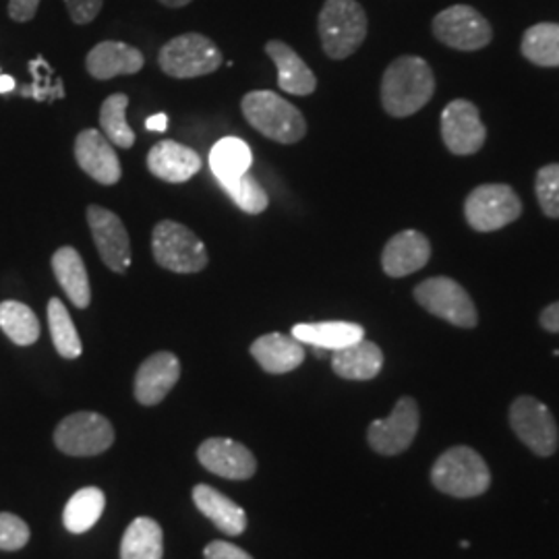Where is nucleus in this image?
Segmentation results:
<instances>
[{"mask_svg": "<svg viewBox=\"0 0 559 559\" xmlns=\"http://www.w3.org/2000/svg\"><path fill=\"white\" fill-rule=\"evenodd\" d=\"M436 75L429 62L415 55L394 60L381 80L383 110L394 119L417 115L433 98Z\"/></svg>", "mask_w": 559, "mask_h": 559, "instance_id": "obj_1", "label": "nucleus"}, {"mask_svg": "<svg viewBox=\"0 0 559 559\" xmlns=\"http://www.w3.org/2000/svg\"><path fill=\"white\" fill-rule=\"evenodd\" d=\"M247 122L261 135L278 143H299L307 135V120L299 108L276 92H249L240 102Z\"/></svg>", "mask_w": 559, "mask_h": 559, "instance_id": "obj_2", "label": "nucleus"}, {"mask_svg": "<svg viewBox=\"0 0 559 559\" xmlns=\"http://www.w3.org/2000/svg\"><path fill=\"white\" fill-rule=\"evenodd\" d=\"M433 487L452 498H479L489 485L491 473L479 452L468 445H454L436 460L431 468Z\"/></svg>", "mask_w": 559, "mask_h": 559, "instance_id": "obj_3", "label": "nucleus"}, {"mask_svg": "<svg viewBox=\"0 0 559 559\" xmlns=\"http://www.w3.org/2000/svg\"><path fill=\"white\" fill-rule=\"evenodd\" d=\"M367 13L357 0H325L318 32L323 52L334 60L353 57L367 38Z\"/></svg>", "mask_w": 559, "mask_h": 559, "instance_id": "obj_4", "label": "nucleus"}, {"mask_svg": "<svg viewBox=\"0 0 559 559\" xmlns=\"http://www.w3.org/2000/svg\"><path fill=\"white\" fill-rule=\"evenodd\" d=\"M152 253L158 265L175 274H198L210 261L203 240L175 221H162L154 226Z\"/></svg>", "mask_w": 559, "mask_h": 559, "instance_id": "obj_5", "label": "nucleus"}, {"mask_svg": "<svg viewBox=\"0 0 559 559\" xmlns=\"http://www.w3.org/2000/svg\"><path fill=\"white\" fill-rule=\"evenodd\" d=\"M224 62L221 48L201 34H182L162 46L158 64L168 78L195 80L218 71Z\"/></svg>", "mask_w": 559, "mask_h": 559, "instance_id": "obj_6", "label": "nucleus"}, {"mask_svg": "<svg viewBox=\"0 0 559 559\" xmlns=\"http://www.w3.org/2000/svg\"><path fill=\"white\" fill-rule=\"evenodd\" d=\"M522 201L510 185H480L464 201V218L477 233H496L516 222Z\"/></svg>", "mask_w": 559, "mask_h": 559, "instance_id": "obj_7", "label": "nucleus"}, {"mask_svg": "<svg viewBox=\"0 0 559 559\" xmlns=\"http://www.w3.org/2000/svg\"><path fill=\"white\" fill-rule=\"evenodd\" d=\"M415 300L427 313L448 321L456 328L471 330V328H477L479 323V313L471 295L460 286L456 280L448 276L423 280L415 288Z\"/></svg>", "mask_w": 559, "mask_h": 559, "instance_id": "obj_8", "label": "nucleus"}, {"mask_svg": "<svg viewBox=\"0 0 559 559\" xmlns=\"http://www.w3.org/2000/svg\"><path fill=\"white\" fill-rule=\"evenodd\" d=\"M510 427L531 452L540 459L554 456L559 445L558 423L551 411L533 396H520L510 406Z\"/></svg>", "mask_w": 559, "mask_h": 559, "instance_id": "obj_9", "label": "nucleus"}, {"mask_svg": "<svg viewBox=\"0 0 559 559\" xmlns=\"http://www.w3.org/2000/svg\"><path fill=\"white\" fill-rule=\"evenodd\" d=\"M55 443L69 456H98L115 443V429L110 420L98 413H75L60 420Z\"/></svg>", "mask_w": 559, "mask_h": 559, "instance_id": "obj_10", "label": "nucleus"}, {"mask_svg": "<svg viewBox=\"0 0 559 559\" xmlns=\"http://www.w3.org/2000/svg\"><path fill=\"white\" fill-rule=\"evenodd\" d=\"M433 36L454 50L475 52L493 40V29L477 9L454 4L433 20Z\"/></svg>", "mask_w": 559, "mask_h": 559, "instance_id": "obj_11", "label": "nucleus"}, {"mask_svg": "<svg viewBox=\"0 0 559 559\" xmlns=\"http://www.w3.org/2000/svg\"><path fill=\"white\" fill-rule=\"evenodd\" d=\"M420 413L417 400L402 396L388 419L373 420L367 431L369 445L381 456H396L411 448L419 431Z\"/></svg>", "mask_w": 559, "mask_h": 559, "instance_id": "obj_12", "label": "nucleus"}, {"mask_svg": "<svg viewBox=\"0 0 559 559\" xmlns=\"http://www.w3.org/2000/svg\"><path fill=\"white\" fill-rule=\"evenodd\" d=\"M441 140L454 156L477 154L487 140L479 108L468 100L450 102L441 112Z\"/></svg>", "mask_w": 559, "mask_h": 559, "instance_id": "obj_13", "label": "nucleus"}, {"mask_svg": "<svg viewBox=\"0 0 559 559\" xmlns=\"http://www.w3.org/2000/svg\"><path fill=\"white\" fill-rule=\"evenodd\" d=\"M87 224L106 267L124 274L131 265V240L119 216L102 205L87 207Z\"/></svg>", "mask_w": 559, "mask_h": 559, "instance_id": "obj_14", "label": "nucleus"}, {"mask_svg": "<svg viewBox=\"0 0 559 559\" xmlns=\"http://www.w3.org/2000/svg\"><path fill=\"white\" fill-rule=\"evenodd\" d=\"M201 466L224 479H251L258 471V460L242 443L224 438L205 440L198 450Z\"/></svg>", "mask_w": 559, "mask_h": 559, "instance_id": "obj_15", "label": "nucleus"}, {"mask_svg": "<svg viewBox=\"0 0 559 559\" xmlns=\"http://www.w3.org/2000/svg\"><path fill=\"white\" fill-rule=\"evenodd\" d=\"M431 260V242L419 230H402L385 242L381 267L390 278H404L423 270Z\"/></svg>", "mask_w": 559, "mask_h": 559, "instance_id": "obj_16", "label": "nucleus"}, {"mask_svg": "<svg viewBox=\"0 0 559 559\" xmlns=\"http://www.w3.org/2000/svg\"><path fill=\"white\" fill-rule=\"evenodd\" d=\"M75 158L85 175L98 180L100 185H117L122 175L119 156L110 145L108 138L96 131L85 129L75 140Z\"/></svg>", "mask_w": 559, "mask_h": 559, "instance_id": "obj_17", "label": "nucleus"}, {"mask_svg": "<svg viewBox=\"0 0 559 559\" xmlns=\"http://www.w3.org/2000/svg\"><path fill=\"white\" fill-rule=\"evenodd\" d=\"M180 378V362L173 353H156L141 362L135 376V399L143 406H156L168 396Z\"/></svg>", "mask_w": 559, "mask_h": 559, "instance_id": "obj_18", "label": "nucleus"}, {"mask_svg": "<svg viewBox=\"0 0 559 559\" xmlns=\"http://www.w3.org/2000/svg\"><path fill=\"white\" fill-rule=\"evenodd\" d=\"M145 59L135 46L124 41L106 40L94 46L85 59V69L94 80L108 81L119 75L140 73Z\"/></svg>", "mask_w": 559, "mask_h": 559, "instance_id": "obj_19", "label": "nucleus"}, {"mask_svg": "<svg viewBox=\"0 0 559 559\" xmlns=\"http://www.w3.org/2000/svg\"><path fill=\"white\" fill-rule=\"evenodd\" d=\"M147 168L156 179L179 185L201 170L200 154L177 141H160L147 154Z\"/></svg>", "mask_w": 559, "mask_h": 559, "instance_id": "obj_20", "label": "nucleus"}, {"mask_svg": "<svg viewBox=\"0 0 559 559\" xmlns=\"http://www.w3.org/2000/svg\"><path fill=\"white\" fill-rule=\"evenodd\" d=\"M265 52L278 69V87L282 92H288L293 96H311L318 90L313 71L286 41H267Z\"/></svg>", "mask_w": 559, "mask_h": 559, "instance_id": "obj_21", "label": "nucleus"}, {"mask_svg": "<svg viewBox=\"0 0 559 559\" xmlns=\"http://www.w3.org/2000/svg\"><path fill=\"white\" fill-rule=\"evenodd\" d=\"M251 355L258 360L263 371L282 376L290 373L305 360V348L299 340L284 334H265L251 344Z\"/></svg>", "mask_w": 559, "mask_h": 559, "instance_id": "obj_22", "label": "nucleus"}, {"mask_svg": "<svg viewBox=\"0 0 559 559\" xmlns=\"http://www.w3.org/2000/svg\"><path fill=\"white\" fill-rule=\"evenodd\" d=\"M193 501L205 519L212 520L214 526L224 535L239 537L247 528V516L239 503L226 498L218 489L210 485H198L193 489Z\"/></svg>", "mask_w": 559, "mask_h": 559, "instance_id": "obj_23", "label": "nucleus"}, {"mask_svg": "<svg viewBox=\"0 0 559 559\" xmlns=\"http://www.w3.org/2000/svg\"><path fill=\"white\" fill-rule=\"evenodd\" d=\"M383 353L380 346L359 340L346 348H340L332 357V369L342 380L367 381L380 376Z\"/></svg>", "mask_w": 559, "mask_h": 559, "instance_id": "obj_24", "label": "nucleus"}, {"mask_svg": "<svg viewBox=\"0 0 559 559\" xmlns=\"http://www.w3.org/2000/svg\"><path fill=\"white\" fill-rule=\"evenodd\" d=\"M293 338L313 348L336 353L355 342L365 338V330L350 321H320V323H297L293 328Z\"/></svg>", "mask_w": 559, "mask_h": 559, "instance_id": "obj_25", "label": "nucleus"}, {"mask_svg": "<svg viewBox=\"0 0 559 559\" xmlns=\"http://www.w3.org/2000/svg\"><path fill=\"white\" fill-rule=\"evenodd\" d=\"M52 270L69 300L78 309H85L92 300V288L80 251H75L73 247H60L52 255Z\"/></svg>", "mask_w": 559, "mask_h": 559, "instance_id": "obj_26", "label": "nucleus"}, {"mask_svg": "<svg viewBox=\"0 0 559 559\" xmlns=\"http://www.w3.org/2000/svg\"><path fill=\"white\" fill-rule=\"evenodd\" d=\"M251 164V147L239 138H224L210 152V168L221 185L247 175Z\"/></svg>", "mask_w": 559, "mask_h": 559, "instance_id": "obj_27", "label": "nucleus"}, {"mask_svg": "<svg viewBox=\"0 0 559 559\" xmlns=\"http://www.w3.org/2000/svg\"><path fill=\"white\" fill-rule=\"evenodd\" d=\"M162 528L156 520L135 519L120 543V559H162Z\"/></svg>", "mask_w": 559, "mask_h": 559, "instance_id": "obj_28", "label": "nucleus"}, {"mask_svg": "<svg viewBox=\"0 0 559 559\" xmlns=\"http://www.w3.org/2000/svg\"><path fill=\"white\" fill-rule=\"evenodd\" d=\"M106 498L98 487H83L71 500L67 501L62 512V524L69 533H87L104 514Z\"/></svg>", "mask_w": 559, "mask_h": 559, "instance_id": "obj_29", "label": "nucleus"}, {"mask_svg": "<svg viewBox=\"0 0 559 559\" xmlns=\"http://www.w3.org/2000/svg\"><path fill=\"white\" fill-rule=\"evenodd\" d=\"M524 59L537 67H559V23H537L528 27L520 46Z\"/></svg>", "mask_w": 559, "mask_h": 559, "instance_id": "obj_30", "label": "nucleus"}, {"mask_svg": "<svg viewBox=\"0 0 559 559\" xmlns=\"http://www.w3.org/2000/svg\"><path fill=\"white\" fill-rule=\"evenodd\" d=\"M0 330L17 346H32L40 338V321L36 313L20 300L0 302Z\"/></svg>", "mask_w": 559, "mask_h": 559, "instance_id": "obj_31", "label": "nucleus"}, {"mask_svg": "<svg viewBox=\"0 0 559 559\" xmlns=\"http://www.w3.org/2000/svg\"><path fill=\"white\" fill-rule=\"evenodd\" d=\"M48 325H50V336L55 342V348L62 359H78L81 357L80 334L78 328L71 320L67 307L60 299L48 300Z\"/></svg>", "mask_w": 559, "mask_h": 559, "instance_id": "obj_32", "label": "nucleus"}, {"mask_svg": "<svg viewBox=\"0 0 559 559\" xmlns=\"http://www.w3.org/2000/svg\"><path fill=\"white\" fill-rule=\"evenodd\" d=\"M127 106H129V98L124 94H112L104 100L100 110L104 135L122 150H129L135 143V133L127 122Z\"/></svg>", "mask_w": 559, "mask_h": 559, "instance_id": "obj_33", "label": "nucleus"}, {"mask_svg": "<svg viewBox=\"0 0 559 559\" xmlns=\"http://www.w3.org/2000/svg\"><path fill=\"white\" fill-rule=\"evenodd\" d=\"M222 189L230 195V200L235 201L245 214L258 216V214H263L267 210V205H270L267 193L263 191L260 182L253 179L249 173L242 175L240 179L224 182Z\"/></svg>", "mask_w": 559, "mask_h": 559, "instance_id": "obj_34", "label": "nucleus"}, {"mask_svg": "<svg viewBox=\"0 0 559 559\" xmlns=\"http://www.w3.org/2000/svg\"><path fill=\"white\" fill-rule=\"evenodd\" d=\"M537 201L547 218H559V164H547L537 173Z\"/></svg>", "mask_w": 559, "mask_h": 559, "instance_id": "obj_35", "label": "nucleus"}, {"mask_svg": "<svg viewBox=\"0 0 559 559\" xmlns=\"http://www.w3.org/2000/svg\"><path fill=\"white\" fill-rule=\"evenodd\" d=\"M29 540V526L15 514L0 512V549L20 551Z\"/></svg>", "mask_w": 559, "mask_h": 559, "instance_id": "obj_36", "label": "nucleus"}, {"mask_svg": "<svg viewBox=\"0 0 559 559\" xmlns=\"http://www.w3.org/2000/svg\"><path fill=\"white\" fill-rule=\"evenodd\" d=\"M69 17L78 25H87L100 15L104 0H64Z\"/></svg>", "mask_w": 559, "mask_h": 559, "instance_id": "obj_37", "label": "nucleus"}, {"mask_svg": "<svg viewBox=\"0 0 559 559\" xmlns=\"http://www.w3.org/2000/svg\"><path fill=\"white\" fill-rule=\"evenodd\" d=\"M205 559H253L245 549H240L233 543H224V540H214L205 547L203 551Z\"/></svg>", "mask_w": 559, "mask_h": 559, "instance_id": "obj_38", "label": "nucleus"}, {"mask_svg": "<svg viewBox=\"0 0 559 559\" xmlns=\"http://www.w3.org/2000/svg\"><path fill=\"white\" fill-rule=\"evenodd\" d=\"M38 7H40V0H9V17L25 23L34 20Z\"/></svg>", "mask_w": 559, "mask_h": 559, "instance_id": "obj_39", "label": "nucleus"}, {"mask_svg": "<svg viewBox=\"0 0 559 559\" xmlns=\"http://www.w3.org/2000/svg\"><path fill=\"white\" fill-rule=\"evenodd\" d=\"M540 325H543V330H547L551 334H559V300L543 309Z\"/></svg>", "mask_w": 559, "mask_h": 559, "instance_id": "obj_40", "label": "nucleus"}, {"mask_svg": "<svg viewBox=\"0 0 559 559\" xmlns=\"http://www.w3.org/2000/svg\"><path fill=\"white\" fill-rule=\"evenodd\" d=\"M145 129H147V131H158V133H164V131L168 129V117H166L164 112L150 117V119L145 120Z\"/></svg>", "mask_w": 559, "mask_h": 559, "instance_id": "obj_41", "label": "nucleus"}, {"mask_svg": "<svg viewBox=\"0 0 559 559\" xmlns=\"http://www.w3.org/2000/svg\"><path fill=\"white\" fill-rule=\"evenodd\" d=\"M15 90V80L11 75H0V94H9Z\"/></svg>", "mask_w": 559, "mask_h": 559, "instance_id": "obj_42", "label": "nucleus"}, {"mask_svg": "<svg viewBox=\"0 0 559 559\" xmlns=\"http://www.w3.org/2000/svg\"><path fill=\"white\" fill-rule=\"evenodd\" d=\"M164 7H170V9H180V7H187L191 0H158Z\"/></svg>", "mask_w": 559, "mask_h": 559, "instance_id": "obj_43", "label": "nucleus"}]
</instances>
